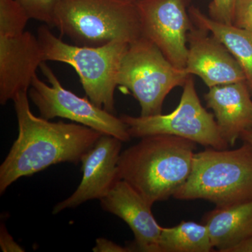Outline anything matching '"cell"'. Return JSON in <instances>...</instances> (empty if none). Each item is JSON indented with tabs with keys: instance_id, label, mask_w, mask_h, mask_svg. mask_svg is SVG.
Segmentation results:
<instances>
[{
	"instance_id": "6da1fadb",
	"label": "cell",
	"mask_w": 252,
	"mask_h": 252,
	"mask_svg": "<svg viewBox=\"0 0 252 252\" xmlns=\"http://www.w3.org/2000/svg\"><path fill=\"white\" fill-rule=\"evenodd\" d=\"M12 101L18 135L0 165L1 195L21 177L61 162L77 165L102 135L77 123L51 122L36 117L30 107L28 91L16 94Z\"/></svg>"
},
{
	"instance_id": "7a4b0ae2",
	"label": "cell",
	"mask_w": 252,
	"mask_h": 252,
	"mask_svg": "<svg viewBox=\"0 0 252 252\" xmlns=\"http://www.w3.org/2000/svg\"><path fill=\"white\" fill-rule=\"evenodd\" d=\"M197 144L169 135L142 137L121 153L118 177L153 206L168 200L192 170Z\"/></svg>"
},
{
	"instance_id": "3957f363",
	"label": "cell",
	"mask_w": 252,
	"mask_h": 252,
	"mask_svg": "<svg viewBox=\"0 0 252 252\" xmlns=\"http://www.w3.org/2000/svg\"><path fill=\"white\" fill-rule=\"evenodd\" d=\"M177 200H207L217 207L252 200V145L209 148L194 155L191 172L176 190Z\"/></svg>"
},
{
	"instance_id": "277c9868",
	"label": "cell",
	"mask_w": 252,
	"mask_h": 252,
	"mask_svg": "<svg viewBox=\"0 0 252 252\" xmlns=\"http://www.w3.org/2000/svg\"><path fill=\"white\" fill-rule=\"evenodd\" d=\"M54 26L78 46L130 44L142 36L136 4L127 0H59Z\"/></svg>"
},
{
	"instance_id": "5b68a950",
	"label": "cell",
	"mask_w": 252,
	"mask_h": 252,
	"mask_svg": "<svg viewBox=\"0 0 252 252\" xmlns=\"http://www.w3.org/2000/svg\"><path fill=\"white\" fill-rule=\"evenodd\" d=\"M36 36L44 61L65 63L74 68L91 102L114 114L118 73L129 43L115 41L95 47L72 45L55 36L47 26L38 28Z\"/></svg>"
},
{
	"instance_id": "8992f818",
	"label": "cell",
	"mask_w": 252,
	"mask_h": 252,
	"mask_svg": "<svg viewBox=\"0 0 252 252\" xmlns=\"http://www.w3.org/2000/svg\"><path fill=\"white\" fill-rule=\"evenodd\" d=\"M190 76L165 57L154 43L144 36L129 44L123 56L118 86L130 91L141 107L142 117L162 114L167 94L184 86Z\"/></svg>"
},
{
	"instance_id": "52a82bcc",
	"label": "cell",
	"mask_w": 252,
	"mask_h": 252,
	"mask_svg": "<svg viewBox=\"0 0 252 252\" xmlns=\"http://www.w3.org/2000/svg\"><path fill=\"white\" fill-rule=\"evenodd\" d=\"M120 118L127 126L131 138L169 135L210 148L230 147L220 135L215 115L207 112L201 104L192 75L186 81L180 103L172 112L137 117L124 114Z\"/></svg>"
},
{
	"instance_id": "ba28073f",
	"label": "cell",
	"mask_w": 252,
	"mask_h": 252,
	"mask_svg": "<svg viewBox=\"0 0 252 252\" xmlns=\"http://www.w3.org/2000/svg\"><path fill=\"white\" fill-rule=\"evenodd\" d=\"M41 72L50 86L37 75L32 81L28 95L39 110V117L51 120L56 117L69 119L100 132L117 137L123 142L131 139L125 123L120 117L104 110L91 102L63 87L51 67L41 63Z\"/></svg>"
},
{
	"instance_id": "9c48e42d",
	"label": "cell",
	"mask_w": 252,
	"mask_h": 252,
	"mask_svg": "<svg viewBox=\"0 0 252 252\" xmlns=\"http://www.w3.org/2000/svg\"><path fill=\"white\" fill-rule=\"evenodd\" d=\"M190 0H140L135 3L142 36L154 43L170 63L185 69L188 34L193 27Z\"/></svg>"
},
{
	"instance_id": "30bf717a",
	"label": "cell",
	"mask_w": 252,
	"mask_h": 252,
	"mask_svg": "<svg viewBox=\"0 0 252 252\" xmlns=\"http://www.w3.org/2000/svg\"><path fill=\"white\" fill-rule=\"evenodd\" d=\"M122 144V140L113 136L99 137L81 158L83 177L79 187L69 198L55 205L54 215L75 208L89 200H100L109 193L119 180L118 162Z\"/></svg>"
},
{
	"instance_id": "8fae6325",
	"label": "cell",
	"mask_w": 252,
	"mask_h": 252,
	"mask_svg": "<svg viewBox=\"0 0 252 252\" xmlns=\"http://www.w3.org/2000/svg\"><path fill=\"white\" fill-rule=\"evenodd\" d=\"M46 62L37 36L29 31L19 35L0 36V103L29 91L41 63Z\"/></svg>"
},
{
	"instance_id": "7c38bea8",
	"label": "cell",
	"mask_w": 252,
	"mask_h": 252,
	"mask_svg": "<svg viewBox=\"0 0 252 252\" xmlns=\"http://www.w3.org/2000/svg\"><path fill=\"white\" fill-rule=\"evenodd\" d=\"M186 71L198 76L209 88L246 81L237 60L208 31L193 26L188 34Z\"/></svg>"
},
{
	"instance_id": "4fadbf2b",
	"label": "cell",
	"mask_w": 252,
	"mask_h": 252,
	"mask_svg": "<svg viewBox=\"0 0 252 252\" xmlns=\"http://www.w3.org/2000/svg\"><path fill=\"white\" fill-rule=\"evenodd\" d=\"M104 211L126 222L135 236L131 252H160L162 227L158 223L152 207L130 185L119 180L109 193L101 199Z\"/></svg>"
},
{
	"instance_id": "5bb4252c",
	"label": "cell",
	"mask_w": 252,
	"mask_h": 252,
	"mask_svg": "<svg viewBox=\"0 0 252 252\" xmlns=\"http://www.w3.org/2000/svg\"><path fill=\"white\" fill-rule=\"evenodd\" d=\"M205 99L230 147L244 132L252 130V95L246 81L210 88Z\"/></svg>"
},
{
	"instance_id": "9a60e30c",
	"label": "cell",
	"mask_w": 252,
	"mask_h": 252,
	"mask_svg": "<svg viewBox=\"0 0 252 252\" xmlns=\"http://www.w3.org/2000/svg\"><path fill=\"white\" fill-rule=\"evenodd\" d=\"M212 245L219 252L232 248L252 235V200L229 206L217 207L204 217Z\"/></svg>"
},
{
	"instance_id": "2e32d148",
	"label": "cell",
	"mask_w": 252,
	"mask_h": 252,
	"mask_svg": "<svg viewBox=\"0 0 252 252\" xmlns=\"http://www.w3.org/2000/svg\"><path fill=\"white\" fill-rule=\"evenodd\" d=\"M195 26L208 31L229 51L243 69L252 95V32L212 19L195 6L189 8Z\"/></svg>"
},
{
	"instance_id": "e0dca14e",
	"label": "cell",
	"mask_w": 252,
	"mask_h": 252,
	"mask_svg": "<svg viewBox=\"0 0 252 252\" xmlns=\"http://www.w3.org/2000/svg\"><path fill=\"white\" fill-rule=\"evenodd\" d=\"M204 223L182 220L173 227H162L160 252H210L214 251Z\"/></svg>"
},
{
	"instance_id": "ac0fdd59",
	"label": "cell",
	"mask_w": 252,
	"mask_h": 252,
	"mask_svg": "<svg viewBox=\"0 0 252 252\" xmlns=\"http://www.w3.org/2000/svg\"><path fill=\"white\" fill-rule=\"evenodd\" d=\"M30 19L27 12L16 0H0V36L22 34Z\"/></svg>"
},
{
	"instance_id": "d6986e66",
	"label": "cell",
	"mask_w": 252,
	"mask_h": 252,
	"mask_svg": "<svg viewBox=\"0 0 252 252\" xmlns=\"http://www.w3.org/2000/svg\"><path fill=\"white\" fill-rule=\"evenodd\" d=\"M31 19L54 26L55 11L59 0H16Z\"/></svg>"
},
{
	"instance_id": "ffe728a7",
	"label": "cell",
	"mask_w": 252,
	"mask_h": 252,
	"mask_svg": "<svg viewBox=\"0 0 252 252\" xmlns=\"http://www.w3.org/2000/svg\"><path fill=\"white\" fill-rule=\"evenodd\" d=\"M239 1L240 0H212L209 4V16L218 22L233 25Z\"/></svg>"
},
{
	"instance_id": "44dd1931",
	"label": "cell",
	"mask_w": 252,
	"mask_h": 252,
	"mask_svg": "<svg viewBox=\"0 0 252 252\" xmlns=\"http://www.w3.org/2000/svg\"><path fill=\"white\" fill-rule=\"evenodd\" d=\"M233 25L252 32V0L238 1Z\"/></svg>"
},
{
	"instance_id": "7402d4cb",
	"label": "cell",
	"mask_w": 252,
	"mask_h": 252,
	"mask_svg": "<svg viewBox=\"0 0 252 252\" xmlns=\"http://www.w3.org/2000/svg\"><path fill=\"white\" fill-rule=\"evenodd\" d=\"M0 248L4 252H24L25 250L18 245L10 235L4 224L0 227Z\"/></svg>"
},
{
	"instance_id": "603a6c76",
	"label": "cell",
	"mask_w": 252,
	"mask_h": 252,
	"mask_svg": "<svg viewBox=\"0 0 252 252\" xmlns=\"http://www.w3.org/2000/svg\"><path fill=\"white\" fill-rule=\"evenodd\" d=\"M94 252H131L129 247H123L107 240L106 238H99L96 240L95 246L93 248Z\"/></svg>"
},
{
	"instance_id": "cb8c5ba5",
	"label": "cell",
	"mask_w": 252,
	"mask_h": 252,
	"mask_svg": "<svg viewBox=\"0 0 252 252\" xmlns=\"http://www.w3.org/2000/svg\"><path fill=\"white\" fill-rule=\"evenodd\" d=\"M229 252H252V235L238 244Z\"/></svg>"
},
{
	"instance_id": "d4e9b609",
	"label": "cell",
	"mask_w": 252,
	"mask_h": 252,
	"mask_svg": "<svg viewBox=\"0 0 252 252\" xmlns=\"http://www.w3.org/2000/svg\"><path fill=\"white\" fill-rule=\"evenodd\" d=\"M240 139L243 142H248V143L252 145V130H247L244 132L240 136Z\"/></svg>"
},
{
	"instance_id": "484cf974",
	"label": "cell",
	"mask_w": 252,
	"mask_h": 252,
	"mask_svg": "<svg viewBox=\"0 0 252 252\" xmlns=\"http://www.w3.org/2000/svg\"><path fill=\"white\" fill-rule=\"evenodd\" d=\"M127 1H132V2H137V1H140V0H127Z\"/></svg>"
}]
</instances>
